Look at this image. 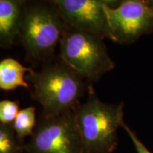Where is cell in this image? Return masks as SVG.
<instances>
[{"mask_svg":"<svg viewBox=\"0 0 153 153\" xmlns=\"http://www.w3.org/2000/svg\"><path fill=\"white\" fill-rule=\"evenodd\" d=\"M88 94L87 100L75 109L84 153H112L118 145V130L124 122L123 102H103L92 85L88 87Z\"/></svg>","mask_w":153,"mask_h":153,"instance_id":"obj_1","label":"cell"},{"mask_svg":"<svg viewBox=\"0 0 153 153\" xmlns=\"http://www.w3.org/2000/svg\"><path fill=\"white\" fill-rule=\"evenodd\" d=\"M33 87L34 99L43 108V115H58L75 108L85 89L82 79L62 64L48 65L27 75Z\"/></svg>","mask_w":153,"mask_h":153,"instance_id":"obj_2","label":"cell"},{"mask_svg":"<svg viewBox=\"0 0 153 153\" xmlns=\"http://www.w3.org/2000/svg\"><path fill=\"white\" fill-rule=\"evenodd\" d=\"M60 45L63 63L89 82H97L116 66L104 39L91 33L66 28Z\"/></svg>","mask_w":153,"mask_h":153,"instance_id":"obj_3","label":"cell"},{"mask_svg":"<svg viewBox=\"0 0 153 153\" xmlns=\"http://www.w3.org/2000/svg\"><path fill=\"white\" fill-rule=\"evenodd\" d=\"M65 29V24L55 6L35 4L24 7L19 36L32 57L38 60L51 57Z\"/></svg>","mask_w":153,"mask_h":153,"instance_id":"obj_4","label":"cell"},{"mask_svg":"<svg viewBox=\"0 0 153 153\" xmlns=\"http://www.w3.org/2000/svg\"><path fill=\"white\" fill-rule=\"evenodd\" d=\"M75 109L43 115L25 150L28 153H84Z\"/></svg>","mask_w":153,"mask_h":153,"instance_id":"obj_5","label":"cell"},{"mask_svg":"<svg viewBox=\"0 0 153 153\" xmlns=\"http://www.w3.org/2000/svg\"><path fill=\"white\" fill-rule=\"evenodd\" d=\"M108 39L118 44H131L153 33V0L112 1L105 7Z\"/></svg>","mask_w":153,"mask_h":153,"instance_id":"obj_6","label":"cell"},{"mask_svg":"<svg viewBox=\"0 0 153 153\" xmlns=\"http://www.w3.org/2000/svg\"><path fill=\"white\" fill-rule=\"evenodd\" d=\"M109 0H55L52 2L66 28L87 32L108 39L105 7Z\"/></svg>","mask_w":153,"mask_h":153,"instance_id":"obj_7","label":"cell"},{"mask_svg":"<svg viewBox=\"0 0 153 153\" xmlns=\"http://www.w3.org/2000/svg\"><path fill=\"white\" fill-rule=\"evenodd\" d=\"M24 1L0 0V46L9 47L20 33Z\"/></svg>","mask_w":153,"mask_h":153,"instance_id":"obj_8","label":"cell"},{"mask_svg":"<svg viewBox=\"0 0 153 153\" xmlns=\"http://www.w3.org/2000/svg\"><path fill=\"white\" fill-rule=\"evenodd\" d=\"M33 71L13 58H7L0 62V89L9 91L22 87L26 89L29 85L25 80V74Z\"/></svg>","mask_w":153,"mask_h":153,"instance_id":"obj_9","label":"cell"},{"mask_svg":"<svg viewBox=\"0 0 153 153\" xmlns=\"http://www.w3.org/2000/svg\"><path fill=\"white\" fill-rule=\"evenodd\" d=\"M12 126L19 140L32 135L36 126L35 107L29 106L19 111Z\"/></svg>","mask_w":153,"mask_h":153,"instance_id":"obj_10","label":"cell"},{"mask_svg":"<svg viewBox=\"0 0 153 153\" xmlns=\"http://www.w3.org/2000/svg\"><path fill=\"white\" fill-rule=\"evenodd\" d=\"M12 125L0 124V153H19L21 148Z\"/></svg>","mask_w":153,"mask_h":153,"instance_id":"obj_11","label":"cell"},{"mask_svg":"<svg viewBox=\"0 0 153 153\" xmlns=\"http://www.w3.org/2000/svg\"><path fill=\"white\" fill-rule=\"evenodd\" d=\"M19 111V106L15 101H0V123L11 125L14 121Z\"/></svg>","mask_w":153,"mask_h":153,"instance_id":"obj_12","label":"cell"},{"mask_svg":"<svg viewBox=\"0 0 153 153\" xmlns=\"http://www.w3.org/2000/svg\"><path fill=\"white\" fill-rule=\"evenodd\" d=\"M121 128H123L125 130L126 133H128V135H129V137H131L134 147H135V150H136L137 153H151L150 151L143 144L142 141L139 139L135 132H134L127 124H126L125 122L122 123Z\"/></svg>","mask_w":153,"mask_h":153,"instance_id":"obj_13","label":"cell"}]
</instances>
